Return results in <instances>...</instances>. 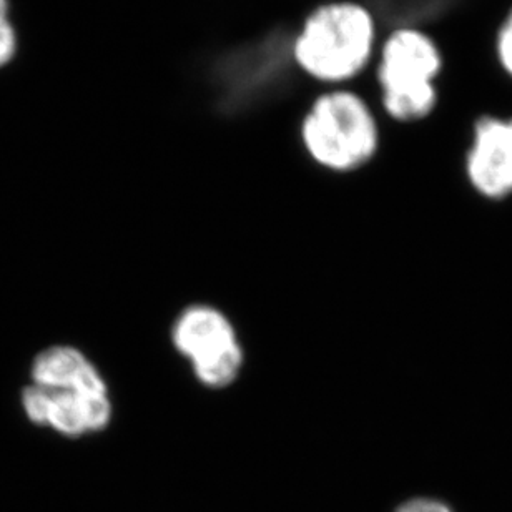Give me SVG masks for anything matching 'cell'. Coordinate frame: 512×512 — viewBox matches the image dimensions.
Wrapping results in <instances>:
<instances>
[{
  "mask_svg": "<svg viewBox=\"0 0 512 512\" xmlns=\"http://www.w3.org/2000/svg\"><path fill=\"white\" fill-rule=\"evenodd\" d=\"M373 45V15L360 4L333 2L306 17L296 37V64L313 79L341 84L363 72Z\"/></svg>",
  "mask_w": 512,
  "mask_h": 512,
  "instance_id": "6da1fadb",
  "label": "cell"
},
{
  "mask_svg": "<svg viewBox=\"0 0 512 512\" xmlns=\"http://www.w3.org/2000/svg\"><path fill=\"white\" fill-rule=\"evenodd\" d=\"M301 142L313 162L335 173L355 172L375 158L380 132L370 107L350 90H333L311 105Z\"/></svg>",
  "mask_w": 512,
  "mask_h": 512,
  "instance_id": "7a4b0ae2",
  "label": "cell"
},
{
  "mask_svg": "<svg viewBox=\"0 0 512 512\" xmlns=\"http://www.w3.org/2000/svg\"><path fill=\"white\" fill-rule=\"evenodd\" d=\"M439 70L441 54L428 35L411 29L394 32L384 42L378 65L384 110L399 122L428 117L438 100L434 79Z\"/></svg>",
  "mask_w": 512,
  "mask_h": 512,
  "instance_id": "3957f363",
  "label": "cell"
},
{
  "mask_svg": "<svg viewBox=\"0 0 512 512\" xmlns=\"http://www.w3.org/2000/svg\"><path fill=\"white\" fill-rule=\"evenodd\" d=\"M170 340L203 388L222 391L242 376L245 348L230 316L217 306L195 303L183 308L173 321Z\"/></svg>",
  "mask_w": 512,
  "mask_h": 512,
  "instance_id": "277c9868",
  "label": "cell"
},
{
  "mask_svg": "<svg viewBox=\"0 0 512 512\" xmlns=\"http://www.w3.org/2000/svg\"><path fill=\"white\" fill-rule=\"evenodd\" d=\"M469 183L481 197L504 200L512 195V119H483L474 128L466 158Z\"/></svg>",
  "mask_w": 512,
  "mask_h": 512,
  "instance_id": "5b68a950",
  "label": "cell"
},
{
  "mask_svg": "<svg viewBox=\"0 0 512 512\" xmlns=\"http://www.w3.org/2000/svg\"><path fill=\"white\" fill-rule=\"evenodd\" d=\"M85 358L80 351L74 348H55L45 351L35 361L34 378L44 389L69 388L75 373L84 365Z\"/></svg>",
  "mask_w": 512,
  "mask_h": 512,
  "instance_id": "8992f818",
  "label": "cell"
},
{
  "mask_svg": "<svg viewBox=\"0 0 512 512\" xmlns=\"http://www.w3.org/2000/svg\"><path fill=\"white\" fill-rule=\"evenodd\" d=\"M102 398V396H97ZM95 398L85 399L75 393L74 388L57 389L52 394L50 404L49 423L60 433L67 436H80L89 433L85 423V408L89 401Z\"/></svg>",
  "mask_w": 512,
  "mask_h": 512,
  "instance_id": "52a82bcc",
  "label": "cell"
},
{
  "mask_svg": "<svg viewBox=\"0 0 512 512\" xmlns=\"http://www.w3.org/2000/svg\"><path fill=\"white\" fill-rule=\"evenodd\" d=\"M24 404L30 418L37 423H49L50 404L52 396L42 389H27L24 394Z\"/></svg>",
  "mask_w": 512,
  "mask_h": 512,
  "instance_id": "ba28073f",
  "label": "cell"
},
{
  "mask_svg": "<svg viewBox=\"0 0 512 512\" xmlns=\"http://www.w3.org/2000/svg\"><path fill=\"white\" fill-rule=\"evenodd\" d=\"M498 55L504 70L512 77V12L499 32Z\"/></svg>",
  "mask_w": 512,
  "mask_h": 512,
  "instance_id": "9c48e42d",
  "label": "cell"
},
{
  "mask_svg": "<svg viewBox=\"0 0 512 512\" xmlns=\"http://www.w3.org/2000/svg\"><path fill=\"white\" fill-rule=\"evenodd\" d=\"M14 54V35L5 17V0H0V65Z\"/></svg>",
  "mask_w": 512,
  "mask_h": 512,
  "instance_id": "30bf717a",
  "label": "cell"
},
{
  "mask_svg": "<svg viewBox=\"0 0 512 512\" xmlns=\"http://www.w3.org/2000/svg\"><path fill=\"white\" fill-rule=\"evenodd\" d=\"M396 512H453L438 499L413 498L401 504Z\"/></svg>",
  "mask_w": 512,
  "mask_h": 512,
  "instance_id": "8fae6325",
  "label": "cell"
}]
</instances>
